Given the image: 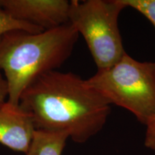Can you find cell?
<instances>
[{"label": "cell", "instance_id": "obj_5", "mask_svg": "<svg viewBox=\"0 0 155 155\" xmlns=\"http://www.w3.org/2000/svg\"><path fill=\"white\" fill-rule=\"evenodd\" d=\"M66 0H0V7L15 18L51 30L68 22Z\"/></svg>", "mask_w": 155, "mask_h": 155}, {"label": "cell", "instance_id": "obj_3", "mask_svg": "<svg viewBox=\"0 0 155 155\" xmlns=\"http://www.w3.org/2000/svg\"><path fill=\"white\" fill-rule=\"evenodd\" d=\"M87 84L104 97L133 114L146 126L155 116V62H141L126 53L117 63L97 70Z\"/></svg>", "mask_w": 155, "mask_h": 155}, {"label": "cell", "instance_id": "obj_2", "mask_svg": "<svg viewBox=\"0 0 155 155\" xmlns=\"http://www.w3.org/2000/svg\"><path fill=\"white\" fill-rule=\"evenodd\" d=\"M78 37L70 23L39 33L15 30L5 34L0 40V68L8 86L7 104L18 107L21 94L32 81L61 68Z\"/></svg>", "mask_w": 155, "mask_h": 155}, {"label": "cell", "instance_id": "obj_8", "mask_svg": "<svg viewBox=\"0 0 155 155\" xmlns=\"http://www.w3.org/2000/svg\"><path fill=\"white\" fill-rule=\"evenodd\" d=\"M15 30L25 31L30 33H39L44 31L40 27L15 18L0 7V40L5 34Z\"/></svg>", "mask_w": 155, "mask_h": 155}, {"label": "cell", "instance_id": "obj_6", "mask_svg": "<svg viewBox=\"0 0 155 155\" xmlns=\"http://www.w3.org/2000/svg\"><path fill=\"white\" fill-rule=\"evenodd\" d=\"M35 131L32 116L7 102L0 108V144L26 154Z\"/></svg>", "mask_w": 155, "mask_h": 155}, {"label": "cell", "instance_id": "obj_4", "mask_svg": "<svg viewBox=\"0 0 155 155\" xmlns=\"http://www.w3.org/2000/svg\"><path fill=\"white\" fill-rule=\"evenodd\" d=\"M127 6L123 0H73L68 22L86 41L97 70L117 63L126 54L118 25Z\"/></svg>", "mask_w": 155, "mask_h": 155}, {"label": "cell", "instance_id": "obj_11", "mask_svg": "<svg viewBox=\"0 0 155 155\" xmlns=\"http://www.w3.org/2000/svg\"><path fill=\"white\" fill-rule=\"evenodd\" d=\"M8 98V86L5 78L0 73V108L2 106Z\"/></svg>", "mask_w": 155, "mask_h": 155}, {"label": "cell", "instance_id": "obj_1", "mask_svg": "<svg viewBox=\"0 0 155 155\" xmlns=\"http://www.w3.org/2000/svg\"><path fill=\"white\" fill-rule=\"evenodd\" d=\"M19 106L32 116L35 130L63 132L83 144L100 132L111 104L80 76L53 71L25 89Z\"/></svg>", "mask_w": 155, "mask_h": 155}, {"label": "cell", "instance_id": "obj_9", "mask_svg": "<svg viewBox=\"0 0 155 155\" xmlns=\"http://www.w3.org/2000/svg\"><path fill=\"white\" fill-rule=\"evenodd\" d=\"M127 7H131L149 19L155 28V0H123Z\"/></svg>", "mask_w": 155, "mask_h": 155}, {"label": "cell", "instance_id": "obj_7", "mask_svg": "<svg viewBox=\"0 0 155 155\" xmlns=\"http://www.w3.org/2000/svg\"><path fill=\"white\" fill-rule=\"evenodd\" d=\"M68 138L63 132L35 130L26 155H62Z\"/></svg>", "mask_w": 155, "mask_h": 155}, {"label": "cell", "instance_id": "obj_10", "mask_svg": "<svg viewBox=\"0 0 155 155\" xmlns=\"http://www.w3.org/2000/svg\"><path fill=\"white\" fill-rule=\"evenodd\" d=\"M144 145L147 148L155 152V116L146 125Z\"/></svg>", "mask_w": 155, "mask_h": 155}]
</instances>
